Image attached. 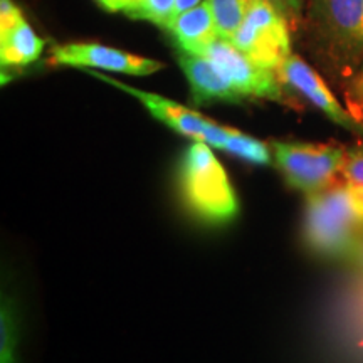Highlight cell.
I'll return each mask as SVG.
<instances>
[{"mask_svg": "<svg viewBox=\"0 0 363 363\" xmlns=\"http://www.w3.org/2000/svg\"><path fill=\"white\" fill-rule=\"evenodd\" d=\"M363 229V185L345 180L308 195L305 235L318 252L342 254Z\"/></svg>", "mask_w": 363, "mask_h": 363, "instance_id": "obj_1", "label": "cell"}, {"mask_svg": "<svg viewBox=\"0 0 363 363\" xmlns=\"http://www.w3.org/2000/svg\"><path fill=\"white\" fill-rule=\"evenodd\" d=\"M180 184L189 207L212 224H224L238 216V197L212 147L194 142L180 163Z\"/></svg>", "mask_w": 363, "mask_h": 363, "instance_id": "obj_2", "label": "cell"}, {"mask_svg": "<svg viewBox=\"0 0 363 363\" xmlns=\"http://www.w3.org/2000/svg\"><path fill=\"white\" fill-rule=\"evenodd\" d=\"M318 48L342 69L363 62V0H305V19Z\"/></svg>", "mask_w": 363, "mask_h": 363, "instance_id": "obj_3", "label": "cell"}, {"mask_svg": "<svg viewBox=\"0 0 363 363\" xmlns=\"http://www.w3.org/2000/svg\"><path fill=\"white\" fill-rule=\"evenodd\" d=\"M276 167L293 189L313 195L335 184L347 148L331 143L271 142Z\"/></svg>", "mask_w": 363, "mask_h": 363, "instance_id": "obj_4", "label": "cell"}, {"mask_svg": "<svg viewBox=\"0 0 363 363\" xmlns=\"http://www.w3.org/2000/svg\"><path fill=\"white\" fill-rule=\"evenodd\" d=\"M251 61L279 71L291 56V26L269 0H249L246 17L230 40Z\"/></svg>", "mask_w": 363, "mask_h": 363, "instance_id": "obj_5", "label": "cell"}, {"mask_svg": "<svg viewBox=\"0 0 363 363\" xmlns=\"http://www.w3.org/2000/svg\"><path fill=\"white\" fill-rule=\"evenodd\" d=\"M84 71L89 72L93 78L103 81V83L110 84L113 88L121 89L123 93L138 99V101L147 108L150 115L155 116L158 121H162L163 125H167L169 128L177 131V133L187 136V138H192L194 142L207 143L208 147L212 148H225L227 138H229L230 133L229 126H220L219 123H216V121L202 116L201 113L190 110L187 106H182L180 103L172 101L169 98H163L160 94L133 88V86L121 83V81L110 78V76L106 74H101V72H96L94 69Z\"/></svg>", "mask_w": 363, "mask_h": 363, "instance_id": "obj_6", "label": "cell"}, {"mask_svg": "<svg viewBox=\"0 0 363 363\" xmlns=\"http://www.w3.org/2000/svg\"><path fill=\"white\" fill-rule=\"evenodd\" d=\"M201 56L211 59L225 79L242 94L244 98L271 99L283 101V81L278 72L266 69L251 61L246 54L239 51L230 40L217 39L202 51Z\"/></svg>", "mask_w": 363, "mask_h": 363, "instance_id": "obj_7", "label": "cell"}, {"mask_svg": "<svg viewBox=\"0 0 363 363\" xmlns=\"http://www.w3.org/2000/svg\"><path fill=\"white\" fill-rule=\"evenodd\" d=\"M49 62L76 69H99L130 76H150L162 71L163 62L138 54L94 43H69L54 45Z\"/></svg>", "mask_w": 363, "mask_h": 363, "instance_id": "obj_8", "label": "cell"}, {"mask_svg": "<svg viewBox=\"0 0 363 363\" xmlns=\"http://www.w3.org/2000/svg\"><path fill=\"white\" fill-rule=\"evenodd\" d=\"M278 76L284 84L298 91L303 98H306L313 106L318 108L335 125L342 126L352 133L363 135V123L350 115V111L345 110L326 86L323 78L296 54H291L286 59L283 66L279 67Z\"/></svg>", "mask_w": 363, "mask_h": 363, "instance_id": "obj_9", "label": "cell"}, {"mask_svg": "<svg viewBox=\"0 0 363 363\" xmlns=\"http://www.w3.org/2000/svg\"><path fill=\"white\" fill-rule=\"evenodd\" d=\"M45 40L39 38L33 26L13 0H0V62L2 67H24L38 61Z\"/></svg>", "mask_w": 363, "mask_h": 363, "instance_id": "obj_10", "label": "cell"}, {"mask_svg": "<svg viewBox=\"0 0 363 363\" xmlns=\"http://www.w3.org/2000/svg\"><path fill=\"white\" fill-rule=\"evenodd\" d=\"M177 59H179L182 71L189 81L190 89H192L194 103H242L246 99L225 79V76L217 69L211 59L201 56V54L180 51Z\"/></svg>", "mask_w": 363, "mask_h": 363, "instance_id": "obj_11", "label": "cell"}, {"mask_svg": "<svg viewBox=\"0 0 363 363\" xmlns=\"http://www.w3.org/2000/svg\"><path fill=\"white\" fill-rule=\"evenodd\" d=\"M167 30L179 51L189 54H202L203 49L219 39L208 0H203L201 6L175 17L167 26Z\"/></svg>", "mask_w": 363, "mask_h": 363, "instance_id": "obj_12", "label": "cell"}, {"mask_svg": "<svg viewBox=\"0 0 363 363\" xmlns=\"http://www.w3.org/2000/svg\"><path fill=\"white\" fill-rule=\"evenodd\" d=\"M249 0H208L219 39L233 40L246 17Z\"/></svg>", "mask_w": 363, "mask_h": 363, "instance_id": "obj_13", "label": "cell"}, {"mask_svg": "<svg viewBox=\"0 0 363 363\" xmlns=\"http://www.w3.org/2000/svg\"><path fill=\"white\" fill-rule=\"evenodd\" d=\"M224 152L242 158L246 162H251L254 165H269L272 160L271 147H267L266 143L259 142L254 136L234 128H230Z\"/></svg>", "mask_w": 363, "mask_h": 363, "instance_id": "obj_14", "label": "cell"}, {"mask_svg": "<svg viewBox=\"0 0 363 363\" xmlns=\"http://www.w3.org/2000/svg\"><path fill=\"white\" fill-rule=\"evenodd\" d=\"M174 6L175 0H130L123 13L131 19L148 21L167 29L172 21Z\"/></svg>", "mask_w": 363, "mask_h": 363, "instance_id": "obj_15", "label": "cell"}, {"mask_svg": "<svg viewBox=\"0 0 363 363\" xmlns=\"http://www.w3.org/2000/svg\"><path fill=\"white\" fill-rule=\"evenodd\" d=\"M0 340H2V348H0L2 363H17V323L9 301H4L2 311H0Z\"/></svg>", "mask_w": 363, "mask_h": 363, "instance_id": "obj_16", "label": "cell"}, {"mask_svg": "<svg viewBox=\"0 0 363 363\" xmlns=\"http://www.w3.org/2000/svg\"><path fill=\"white\" fill-rule=\"evenodd\" d=\"M342 175L345 177V180L363 185V143L347 148L342 167Z\"/></svg>", "mask_w": 363, "mask_h": 363, "instance_id": "obj_17", "label": "cell"}, {"mask_svg": "<svg viewBox=\"0 0 363 363\" xmlns=\"http://www.w3.org/2000/svg\"><path fill=\"white\" fill-rule=\"evenodd\" d=\"M286 17L291 29H298L305 19V0H269Z\"/></svg>", "mask_w": 363, "mask_h": 363, "instance_id": "obj_18", "label": "cell"}, {"mask_svg": "<svg viewBox=\"0 0 363 363\" xmlns=\"http://www.w3.org/2000/svg\"><path fill=\"white\" fill-rule=\"evenodd\" d=\"M350 94L355 99V103L363 110V62L358 66V71L355 74V79L352 83V91Z\"/></svg>", "mask_w": 363, "mask_h": 363, "instance_id": "obj_19", "label": "cell"}, {"mask_svg": "<svg viewBox=\"0 0 363 363\" xmlns=\"http://www.w3.org/2000/svg\"><path fill=\"white\" fill-rule=\"evenodd\" d=\"M203 0H175V6H174V13H172V21L175 19V17H179L180 13L190 11V9L201 6ZM170 21V22H172Z\"/></svg>", "mask_w": 363, "mask_h": 363, "instance_id": "obj_20", "label": "cell"}, {"mask_svg": "<svg viewBox=\"0 0 363 363\" xmlns=\"http://www.w3.org/2000/svg\"><path fill=\"white\" fill-rule=\"evenodd\" d=\"M96 2L108 12H123L128 7L130 0H96Z\"/></svg>", "mask_w": 363, "mask_h": 363, "instance_id": "obj_21", "label": "cell"}]
</instances>
